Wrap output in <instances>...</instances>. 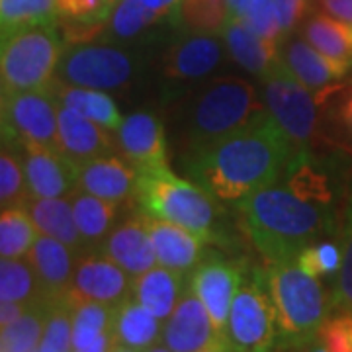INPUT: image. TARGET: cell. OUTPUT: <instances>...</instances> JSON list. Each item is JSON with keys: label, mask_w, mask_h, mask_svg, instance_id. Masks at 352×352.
I'll return each instance as SVG.
<instances>
[{"label": "cell", "mask_w": 352, "mask_h": 352, "mask_svg": "<svg viewBox=\"0 0 352 352\" xmlns=\"http://www.w3.org/2000/svg\"><path fill=\"white\" fill-rule=\"evenodd\" d=\"M294 145L268 110L217 141L182 159L184 170L215 200L237 201L276 184L294 157Z\"/></svg>", "instance_id": "obj_1"}, {"label": "cell", "mask_w": 352, "mask_h": 352, "mask_svg": "<svg viewBox=\"0 0 352 352\" xmlns=\"http://www.w3.org/2000/svg\"><path fill=\"white\" fill-rule=\"evenodd\" d=\"M245 229L268 264L296 261L335 233V206L309 200L282 180L239 201Z\"/></svg>", "instance_id": "obj_2"}, {"label": "cell", "mask_w": 352, "mask_h": 352, "mask_svg": "<svg viewBox=\"0 0 352 352\" xmlns=\"http://www.w3.org/2000/svg\"><path fill=\"white\" fill-rule=\"evenodd\" d=\"M175 143L180 161L206 151L266 110L263 94L241 76L217 75L176 98Z\"/></svg>", "instance_id": "obj_3"}, {"label": "cell", "mask_w": 352, "mask_h": 352, "mask_svg": "<svg viewBox=\"0 0 352 352\" xmlns=\"http://www.w3.org/2000/svg\"><path fill=\"white\" fill-rule=\"evenodd\" d=\"M264 278L276 309L280 346L300 351L317 340L331 309L321 280L296 261L270 264Z\"/></svg>", "instance_id": "obj_4"}, {"label": "cell", "mask_w": 352, "mask_h": 352, "mask_svg": "<svg viewBox=\"0 0 352 352\" xmlns=\"http://www.w3.org/2000/svg\"><path fill=\"white\" fill-rule=\"evenodd\" d=\"M135 198L145 215L186 227L210 239L215 223L214 196L168 166L139 170Z\"/></svg>", "instance_id": "obj_5"}, {"label": "cell", "mask_w": 352, "mask_h": 352, "mask_svg": "<svg viewBox=\"0 0 352 352\" xmlns=\"http://www.w3.org/2000/svg\"><path fill=\"white\" fill-rule=\"evenodd\" d=\"M65 50L55 22L34 25L2 39V94L50 88Z\"/></svg>", "instance_id": "obj_6"}, {"label": "cell", "mask_w": 352, "mask_h": 352, "mask_svg": "<svg viewBox=\"0 0 352 352\" xmlns=\"http://www.w3.org/2000/svg\"><path fill=\"white\" fill-rule=\"evenodd\" d=\"M139 73L141 57L138 53L110 43H80L65 50L55 80L116 92L131 87Z\"/></svg>", "instance_id": "obj_7"}, {"label": "cell", "mask_w": 352, "mask_h": 352, "mask_svg": "<svg viewBox=\"0 0 352 352\" xmlns=\"http://www.w3.org/2000/svg\"><path fill=\"white\" fill-rule=\"evenodd\" d=\"M261 82L266 110L276 120L294 149H311L319 129V104L314 94L294 76L282 57L272 71L261 78Z\"/></svg>", "instance_id": "obj_8"}, {"label": "cell", "mask_w": 352, "mask_h": 352, "mask_svg": "<svg viewBox=\"0 0 352 352\" xmlns=\"http://www.w3.org/2000/svg\"><path fill=\"white\" fill-rule=\"evenodd\" d=\"M226 51L223 39L217 36L180 30L166 45L161 59L164 96L176 100L190 88L217 76L221 65L226 63Z\"/></svg>", "instance_id": "obj_9"}, {"label": "cell", "mask_w": 352, "mask_h": 352, "mask_svg": "<svg viewBox=\"0 0 352 352\" xmlns=\"http://www.w3.org/2000/svg\"><path fill=\"white\" fill-rule=\"evenodd\" d=\"M226 340L235 352H270L276 346V309L266 278L241 282L227 319Z\"/></svg>", "instance_id": "obj_10"}, {"label": "cell", "mask_w": 352, "mask_h": 352, "mask_svg": "<svg viewBox=\"0 0 352 352\" xmlns=\"http://www.w3.org/2000/svg\"><path fill=\"white\" fill-rule=\"evenodd\" d=\"M2 135L61 151L59 102L50 88L2 94Z\"/></svg>", "instance_id": "obj_11"}, {"label": "cell", "mask_w": 352, "mask_h": 352, "mask_svg": "<svg viewBox=\"0 0 352 352\" xmlns=\"http://www.w3.org/2000/svg\"><path fill=\"white\" fill-rule=\"evenodd\" d=\"M133 278L102 251L78 254L69 296L76 302H98L118 307L131 296Z\"/></svg>", "instance_id": "obj_12"}, {"label": "cell", "mask_w": 352, "mask_h": 352, "mask_svg": "<svg viewBox=\"0 0 352 352\" xmlns=\"http://www.w3.org/2000/svg\"><path fill=\"white\" fill-rule=\"evenodd\" d=\"M161 342L170 352H198L215 344H227L206 305L188 284L173 315L163 323Z\"/></svg>", "instance_id": "obj_13"}, {"label": "cell", "mask_w": 352, "mask_h": 352, "mask_svg": "<svg viewBox=\"0 0 352 352\" xmlns=\"http://www.w3.org/2000/svg\"><path fill=\"white\" fill-rule=\"evenodd\" d=\"M18 147L32 198H69L75 192L78 186V164L75 161L61 151L34 143H18Z\"/></svg>", "instance_id": "obj_14"}, {"label": "cell", "mask_w": 352, "mask_h": 352, "mask_svg": "<svg viewBox=\"0 0 352 352\" xmlns=\"http://www.w3.org/2000/svg\"><path fill=\"white\" fill-rule=\"evenodd\" d=\"M280 57L294 76L314 94L319 106L342 90V78L346 75L303 36H286L280 45Z\"/></svg>", "instance_id": "obj_15"}, {"label": "cell", "mask_w": 352, "mask_h": 352, "mask_svg": "<svg viewBox=\"0 0 352 352\" xmlns=\"http://www.w3.org/2000/svg\"><path fill=\"white\" fill-rule=\"evenodd\" d=\"M118 149L138 170L168 166L166 135L161 118L149 110H138L124 118L116 129Z\"/></svg>", "instance_id": "obj_16"}, {"label": "cell", "mask_w": 352, "mask_h": 352, "mask_svg": "<svg viewBox=\"0 0 352 352\" xmlns=\"http://www.w3.org/2000/svg\"><path fill=\"white\" fill-rule=\"evenodd\" d=\"M241 270L233 263L221 258L200 261L190 272L188 286L206 305L208 314L214 321L215 329L226 339V327L229 311L241 286Z\"/></svg>", "instance_id": "obj_17"}, {"label": "cell", "mask_w": 352, "mask_h": 352, "mask_svg": "<svg viewBox=\"0 0 352 352\" xmlns=\"http://www.w3.org/2000/svg\"><path fill=\"white\" fill-rule=\"evenodd\" d=\"M138 178L139 170L126 157L110 153L78 166L76 188L98 196L102 200L122 204L135 196Z\"/></svg>", "instance_id": "obj_18"}, {"label": "cell", "mask_w": 352, "mask_h": 352, "mask_svg": "<svg viewBox=\"0 0 352 352\" xmlns=\"http://www.w3.org/2000/svg\"><path fill=\"white\" fill-rule=\"evenodd\" d=\"M227 55L249 75L263 78L280 61V45L254 32L241 16L231 14L221 32Z\"/></svg>", "instance_id": "obj_19"}, {"label": "cell", "mask_w": 352, "mask_h": 352, "mask_svg": "<svg viewBox=\"0 0 352 352\" xmlns=\"http://www.w3.org/2000/svg\"><path fill=\"white\" fill-rule=\"evenodd\" d=\"M108 258L120 264L131 278L141 276L143 272L157 266V254L153 249L149 229L143 217H131L108 235L100 249Z\"/></svg>", "instance_id": "obj_20"}, {"label": "cell", "mask_w": 352, "mask_h": 352, "mask_svg": "<svg viewBox=\"0 0 352 352\" xmlns=\"http://www.w3.org/2000/svg\"><path fill=\"white\" fill-rule=\"evenodd\" d=\"M145 223L149 229L153 249L157 254V263L178 272H192L201 261L204 237L196 235L186 227L176 226L170 221L155 219L145 215Z\"/></svg>", "instance_id": "obj_21"}, {"label": "cell", "mask_w": 352, "mask_h": 352, "mask_svg": "<svg viewBox=\"0 0 352 352\" xmlns=\"http://www.w3.org/2000/svg\"><path fill=\"white\" fill-rule=\"evenodd\" d=\"M25 258L32 264L47 298L53 300L69 294L78 261V252L75 249L53 237L39 235Z\"/></svg>", "instance_id": "obj_22"}, {"label": "cell", "mask_w": 352, "mask_h": 352, "mask_svg": "<svg viewBox=\"0 0 352 352\" xmlns=\"http://www.w3.org/2000/svg\"><path fill=\"white\" fill-rule=\"evenodd\" d=\"M59 141L61 153L78 166L112 153L110 129L85 118L82 113L59 104Z\"/></svg>", "instance_id": "obj_23"}, {"label": "cell", "mask_w": 352, "mask_h": 352, "mask_svg": "<svg viewBox=\"0 0 352 352\" xmlns=\"http://www.w3.org/2000/svg\"><path fill=\"white\" fill-rule=\"evenodd\" d=\"M186 284L188 282H184V272L157 264L141 276L133 278L131 296L155 317L166 321L180 302Z\"/></svg>", "instance_id": "obj_24"}, {"label": "cell", "mask_w": 352, "mask_h": 352, "mask_svg": "<svg viewBox=\"0 0 352 352\" xmlns=\"http://www.w3.org/2000/svg\"><path fill=\"white\" fill-rule=\"evenodd\" d=\"M163 323L164 321L155 317L133 296H129L126 302L120 303L113 311V342L124 344L133 351L147 352L161 342Z\"/></svg>", "instance_id": "obj_25"}, {"label": "cell", "mask_w": 352, "mask_h": 352, "mask_svg": "<svg viewBox=\"0 0 352 352\" xmlns=\"http://www.w3.org/2000/svg\"><path fill=\"white\" fill-rule=\"evenodd\" d=\"M302 36L344 75L352 69V28L327 12H314L302 22Z\"/></svg>", "instance_id": "obj_26"}, {"label": "cell", "mask_w": 352, "mask_h": 352, "mask_svg": "<svg viewBox=\"0 0 352 352\" xmlns=\"http://www.w3.org/2000/svg\"><path fill=\"white\" fill-rule=\"evenodd\" d=\"M78 233L85 243V251H100L104 241L116 227L118 206L116 201L102 200L85 190L76 188L71 196Z\"/></svg>", "instance_id": "obj_27"}, {"label": "cell", "mask_w": 352, "mask_h": 352, "mask_svg": "<svg viewBox=\"0 0 352 352\" xmlns=\"http://www.w3.org/2000/svg\"><path fill=\"white\" fill-rule=\"evenodd\" d=\"M39 235H47L75 249L78 254L85 252V243L76 227L71 198H32L25 206Z\"/></svg>", "instance_id": "obj_28"}, {"label": "cell", "mask_w": 352, "mask_h": 352, "mask_svg": "<svg viewBox=\"0 0 352 352\" xmlns=\"http://www.w3.org/2000/svg\"><path fill=\"white\" fill-rule=\"evenodd\" d=\"M50 90L61 106L82 113L85 118L100 124L110 131H116L124 122L118 104L104 90L73 87V85H65V82H59V80H53Z\"/></svg>", "instance_id": "obj_29"}, {"label": "cell", "mask_w": 352, "mask_h": 352, "mask_svg": "<svg viewBox=\"0 0 352 352\" xmlns=\"http://www.w3.org/2000/svg\"><path fill=\"white\" fill-rule=\"evenodd\" d=\"M231 8L227 0H178L170 20L182 32L221 36Z\"/></svg>", "instance_id": "obj_30"}, {"label": "cell", "mask_w": 352, "mask_h": 352, "mask_svg": "<svg viewBox=\"0 0 352 352\" xmlns=\"http://www.w3.org/2000/svg\"><path fill=\"white\" fill-rule=\"evenodd\" d=\"M32 200L28 186L24 161L18 143L2 135V155H0V206L2 210L24 208Z\"/></svg>", "instance_id": "obj_31"}, {"label": "cell", "mask_w": 352, "mask_h": 352, "mask_svg": "<svg viewBox=\"0 0 352 352\" xmlns=\"http://www.w3.org/2000/svg\"><path fill=\"white\" fill-rule=\"evenodd\" d=\"M51 300L39 284L38 276L28 258L0 261V302L39 303Z\"/></svg>", "instance_id": "obj_32"}, {"label": "cell", "mask_w": 352, "mask_h": 352, "mask_svg": "<svg viewBox=\"0 0 352 352\" xmlns=\"http://www.w3.org/2000/svg\"><path fill=\"white\" fill-rule=\"evenodd\" d=\"M57 14V0H0L2 39L34 25L51 24Z\"/></svg>", "instance_id": "obj_33"}, {"label": "cell", "mask_w": 352, "mask_h": 352, "mask_svg": "<svg viewBox=\"0 0 352 352\" xmlns=\"http://www.w3.org/2000/svg\"><path fill=\"white\" fill-rule=\"evenodd\" d=\"M51 302L53 300L36 303L20 319L2 327V352H32L38 349L50 317Z\"/></svg>", "instance_id": "obj_34"}, {"label": "cell", "mask_w": 352, "mask_h": 352, "mask_svg": "<svg viewBox=\"0 0 352 352\" xmlns=\"http://www.w3.org/2000/svg\"><path fill=\"white\" fill-rule=\"evenodd\" d=\"M164 16L153 12L141 0H118L108 18V36L112 41H133Z\"/></svg>", "instance_id": "obj_35"}, {"label": "cell", "mask_w": 352, "mask_h": 352, "mask_svg": "<svg viewBox=\"0 0 352 352\" xmlns=\"http://www.w3.org/2000/svg\"><path fill=\"white\" fill-rule=\"evenodd\" d=\"M39 237L24 208L2 210L0 215V254L2 258H25Z\"/></svg>", "instance_id": "obj_36"}, {"label": "cell", "mask_w": 352, "mask_h": 352, "mask_svg": "<svg viewBox=\"0 0 352 352\" xmlns=\"http://www.w3.org/2000/svg\"><path fill=\"white\" fill-rule=\"evenodd\" d=\"M69 300L73 303V349H85L112 333L116 307L98 302H76L71 296Z\"/></svg>", "instance_id": "obj_37"}, {"label": "cell", "mask_w": 352, "mask_h": 352, "mask_svg": "<svg viewBox=\"0 0 352 352\" xmlns=\"http://www.w3.org/2000/svg\"><path fill=\"white\" fill-rule=\"evenodd\" d=\"M339 239L342 245V264L339 274L335 276L331 309H337L340 314H352V186L344 204Z\"/></svg>", "instance_id": "obj_38"}, {"label": "cell", "mask_w": 352, "mask_h": 352, "mask_svg": "<svg viewBox=\"0 0 352 352\" xmlns=\"http://www.w3.org/2000/svg\"><path fill=\"white\" fill-rule=\"evenodd\" d=\"M39 352H73V303L69 294L53 298Z\"/></svg>", "instance_id": "obj_39"}, {"label": "cell", "mask_w": 352, "mask_h": 352, "mask_svg": "<svg viewBox=\"0 0 352 352\" xmlns=\"http://www.w3.org/2000/svg\"><path fill=\"white\" fill-rule=\"evenodd\" d=\"M296 263L311 276H337L342 264V245L340 239H321L300 252Z\"/></svg>", "instance_id": "obj_40"}, {"label": "cell", "mask_w": 352, "mask_h": 352, "mask_svg": "<svg viewBox=\"0 0 352 352\" xmlns=\"http://www.w3.org/2000/svg\"><path fill=\"white\" fill-rule=\"evenodd\" d=\"M237 16H241L254 32L270 39L272 43L280 45L286 38L278 20L276 0H247Z\"/></svg>", "instance_id": "obj_41"}, {"label": "cell", "mask_w": 352, "mask_h": 352, "mask_svg": "<svg viewBox=\"0 0 352 352\" xmlns=\"http://www.w3.org/2000/svg\"><path fill=\"white\" fill-rule=\"evenodd\" d=\"M118 0H57L59 16L82 25L102 24L110 18Z\"/></svg>", "instance_id": "obj_42"}, {"label": "cell", "mask_w": 352, "mask_h": 352, "mask_svg": "<svg viewBox=\"0 0 352 352\" xmlns=\"http://www.w3.org/2000/svg\"><path fill=\"white\" fill-rule=\"evenodd\" d=\"M317 339L329 352H352V314L329 317Z\"/></svg>", "instance_id": "obj_43"}, {"label": "cell", "mask_w": 352, "mask_h": 352, "mask_svg": "<svg viewBox=\"0 0 352 352\" xmlns=\"http://www.w3.org/2000/svg\"><path fill=\"white\" fill-rule=\"evenodd\" d=\"M335 106L329 112L331 133L352 149V87L340 90Z\"/></svg>", "instance_id": "obj_44"}, {"label": "cell", "mask_w": 352, "mask_h": 352, "mask_svg": "<svg viewBox=\"0 0 352 352\" xmlns=\"http://www.w3.org/2000/svg\"><path fill=\"white\" fill-rule=\"evenodd\" d=\"M307 0H276V12L284 36H289V32L298 24H302L305 12H307Z\"/></svg>", "instance_id": "obj_45"}, {"label": "cell", "mask_w": 352, "mask_h": 352, "mask_svg": "<svg viewBox=\"0 0 352 352\" xmlns=\"http://www.w3.org/2000/svg\"><path fill=\"white\" fill-rule=\"evenodd\" d=\"M321 10L352 28V0H319Z\"/></svg>", "instance_id": "obj_46"}, {"label": "cell", "mask_w": 352, "mask_h": 352, "mask_svg": "<svg viewBox=\"0 0 352 352\" xmlns=\"http://www.w3.org/2000/svg\"><path fill=\"white\" fill-rule=\"evenodd\" d=\"M45 302V300H43ZM36 305V303H34ZM32 303H20V302H0V325L2 327H6V325H10L14 323L16 319H20L22 315L30 309V307H34Z\"/></svg>", "instance_id": "obj_47"}, {"label": "cell", "mask_w": 352, "mask_h": 352, "mask_svg": "<svg viewBox=\"0 0 352 352\" xmlns=\"http://www.w3.org/2000/svg\"><path fill=\"white\" fill-rule=\"evenodd\" d=\"M147 8H151L153 12L161 14V16H170L173 8L178 4V0H141Z\"/></svg>", "instance_id": "obj_48"}, {"label": "cell", "mask_w": 352, "mask_h": 352, "mask_svg": "<svg viewBox=\"0 0 352 352\" xmlns=\"http://www.w3.org/2000/svg\"><path fill=\"white\" fill-rule=\"evenodd\" d=\"M113 346V337L110 335H104L98 340H94L92 344H88L85 349H73V352H110Z\"/></svg>", "instance_id": "obj_49"}, {"label": "cell", "mask_w": 352, "mask_h": 352, "mask_svg": "<svg viewBox=\"0 0 352 352\" xmlns=\"http://www.w3.org/2000/svg\"><path fill=\"white\" fill-rule=\"evenodd\" d=\"M298 352H329L325 346H323V342L317 339L314 340V342H309L307 346H303V349H300Z\"/></svg>", "instance_id": "obj_50"}, {"label": "cell", "mask_w": 352, "mask_h": 352, "mask_svg": "<svg viewBox=\"0 0 352 352\" xmlns=\"http://www.w3.org/2000/svg\"><path fill=\"white\" fill-rule=\"evenodd\" d=\"M198 352H235L229 344H215V346H210V349H204V351Z\"/></svg>", "instance_id": "obj_51"}, {"label": "cell", "mask_w": 352, "mask_h": 352, "mask_svg": "<svg viewBox=\"0 0 352 352\" xmlns=\"http://www.w3.org/2000/svg\"><path fill=\"white\" fill-rule=\"evenodd\" d=\"M227 2H229L231 14H239L241 8H243V4H245L247 0H227Z\"/></svg>", "instance_id": "obj_52"}, {"label": "cell", "mask_w": 352, "mask_h": 352, "mask_svg": "<svg viewBox=\"0 0 352 352\" xmlns=\"http://www.w3.org/2000/svg\"><path fill=\"white\" fill-rule=\"evenodd\" d=\"M110 352H139V351H133V349H127L124 344H118V342H113L112 351Z\"/></svg>", "instance_id": "obj_53"}, {"label": "cell", "mask_w": 352, "mask_h": 352, "mask_svg": "<svg viewBox=\"0 0 352 352\" xmlns=\"http://www.w3.org/2000/svg\"><path fill=\"white\" fill-rule=\"evenodd\" d=\"M147 352H170V351H168V349L164 346L163 342H159V344H155V346H153V349H149Z\"/></svg>", "instance_id": "obj_54"}]
</instances>
